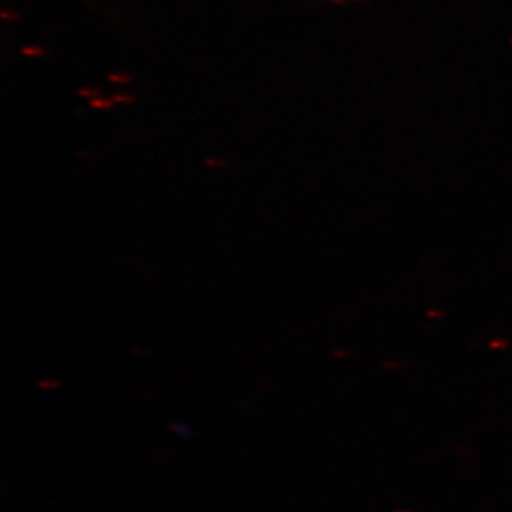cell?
Wrapping results in <instances>:
<instances>
[{
  "instance_id": "obj_1",
  "label": "cell",
  "mask_w": 512,
  "mask_h": 512,
  "mask_svg": "<svg viewBox=\"0 0 512 512\" xmlns=\"http://www.w3.org/2000/svg\"><path fill=\"white\" fill-rule=\"evenodd\" d=\"M133 98L131 97H116L115 102H131Z\"/></svg>"
}]
</instances>
